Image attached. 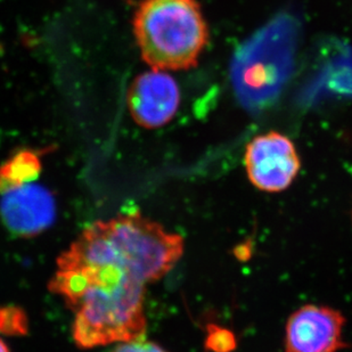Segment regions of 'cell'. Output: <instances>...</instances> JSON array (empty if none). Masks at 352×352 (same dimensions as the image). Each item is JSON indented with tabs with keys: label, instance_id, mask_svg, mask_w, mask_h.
Returning a JSON list of instances; mask_svg holds the SVG:
<instances>
[{
	"label": "cell",
	"instance_id": "6da1fadb",
	"mask_svg": "<svg viewBox=\"0 0 352 352\" xmlns=\"http://www.w3.org/2000/svg\"><path fill=\"white\" fill-rule=\"evenodd\" d=\"M184 250L183 236L140 211L87 226L57 258L48 284L74 313L80 349L145 338L147 284L169 274Z\"/></svg>",
	"mask_w": 352,
	"mask_h": 352
},
{
	"label": "cell",
	"instance_id": "7a4b0ae2",
	"mask_svg": "<svg viewBox=\"0 0 352 352\" xmlns=\"http://www.w3.org/2000/svg\"><path fill=\"white\" fill-rule=\"evenodd\" d=\"M133 27L142 58L153 70H190L209 45L197 0H142Z\"/></svg>",
	"mask_w": 352,
	"mask_h": 352
},
{
	"label": "cell",
	"instance_id": "3957f363",
	"mask_svg": "<svg viewBox=\"0 0 352 352\" xmlns=\"http://www.w3.org/2000/svg\"><path fill=\"white\" fill-rule=\"evenodd\" d=\"M244 166L253 186L267 193H280L296 179L301 160L292 140L273 130L246 145Z\"/></svg>",
	"mask_w": 352,
	"mask_h": 352
},
{
	"label": "cell",
	"instance_id": "277c9868",
	"mask_svg": "<svg viewBox=\"0 0 352 352\" xmlns=\"http://www.w3.org/2000/svg\"><path fill=\"white\" fill-rule=\"evenodd\" d=\"M346 318L339 310L306 305L289 316L285 327V352H338L346 349Z\"/></svg>",
	"mask_w": 352,
	"mask_h": 352
},
{
	"label": "cell",
	"instance_id": "5b68a950",
	"mask_svg": "<svg viewBox=\"0 0 352 352\" xmlns=\"http://www.w3.org/2000/svg\"><path fill=\"white\" fill-rule=\"evenodd\" d=\"M180 88L166 71L140 74L130 85L126 104L133 121L145 129H159L173 121L179 110Z\"/></svg>",
	"mask_w": 352,
	"mask_h": 352
},
{
	"label": "cell",
	"instance_id": "8992f818",
	"mask_svg": "<svg viewBox=\"0 0 352 352\" xmlns=\"http://www.w3.org/2000/svg\"><path fill=\"white\" fill-rule=\"evenodd\" d=\"M55 216L56 204L53 194L34 182L0 194V217L15 235H39L52 226Z\"/></svg>",
	"mask_w": 352,
	"mask_h": 352
},
{
	"label": "cell",
	"instance_id": "52a82bcc",
	"mask_svg": "<svg viewBox=\"0 0 352 352\" xmlns=\"http://www.w3.org/2000/svg\"><path fill=\"white\" fill-rule=\"evenodd\" d=\"M43 151L22 150L0 166V194L24 184L34 183L39 178Z\"/></svg>",
	"mask_w": 352,
	"mask_h": 352
},
{
	"label": "cell",
	"instance_id": "ba28073f",
	"mask_svg": "<svg viewBox=\"0 0 352 352\" xmlns=\"http://www.w3.org/2000/svg\"><path fill=\"white\" fill-rule=\"evenodd\" d=\"M206 346L212 352H232L236 349V338L230 329L211 325L208 329Z\"/></svg>",
	"mask_w": 352,
	"mask_h": 352
},
{
	"label": "cell",
	"instance_id": "9c48e42d",
	"mask_svg": "<svg viewBox=\"0 0 352 352\" xmlns=\"http://www.w3.org/2000/svg\"><path fill=\"white\" fill-rule=\"evenodd\" d=\"M27 318L23 311L16 308L0 309V332L24 334L27 332Z\"/></svg>",
	"mask_w": 352,
	"mask_h": 352
},
{
	"label": "cell",
	"instance_id": "30bf717a",
	"mask_svg": "<svg viewBox=\"0 0 352 352\" xmlns=\"http://www.w3.org/2000/svg\"><path fill=\"white\" fill-rule=\"evenodd\" d=\"M112 352H166L162 346L153 341L145 339L133 340L128 342L118 343Z\"/></svg>",
	"mask_w": 352,
	"mask_h": 352
},
{
	"label": "cell",
	"instance_id": "8fae6325",
	"mask_svg": "<svg viewBox=\"0 0 352 352\" xmlns=\"http://www.w3.org/2000/svg\"><path fill=\"white\" fill-rule=\"evenodd\" d=\"M0 352H10V348L6 343L3 342V340L0 339Z\"/></svg>",
	"mask_w": 352,
	"mask_h": 352
}]
</instances>
